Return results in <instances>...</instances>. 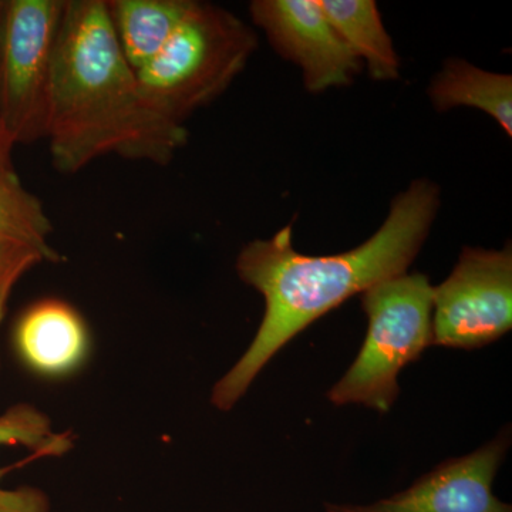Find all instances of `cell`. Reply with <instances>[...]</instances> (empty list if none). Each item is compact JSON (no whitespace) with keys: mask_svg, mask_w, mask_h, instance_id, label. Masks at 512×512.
<instances>
[{"mask_svg":"<svg viewBox=\"0 0 512 512\" xmlns=\"http://www.w3.org/2000/svg\"><path fill=\"white\" fill-rule=\"evenodd\" d=\"M258 47L254 30L227 9L195 2L167 46L137 70L144 99L183 124L220 97Z\"/></svg>","mask_w":512,"mask_h":512,"instance_id":"3","label":"cell"},{"mask_svg":"<svg viewBox=\"0 0 512 512\" xmlns=\"http://www.w3.org/2000/svg\"><path fill=\"white\" fill-rule=\"evenodd\" d=\"M434 109L473 107L493 117L512 136V76L487 72L461 59H450L429 87Z\"/></svg>","mask_w":512,"mask_h":512,"instance_id":"11","label":"cell"},{"mask_svg":"<svg viewBox=\"0 0 512 512\" xmlns=\"http://www.w3.org/2000/svg\"><path fill=\"white\" fill-rule=\"evenodd\" d=\"M0 446H23L35 457H60L73 448L70 433H56L52 421L32 404H16L0 416ZM6 471L0 470V480ZM0 512H49L42 491L0 487Z\"/></svg>","mask_w":512,"mask_h":512,"instance_id":"12","label":"cell"},{"mask_svg":"<svg viewBox=\"0 0 512 512\" xmlns=\"http://www.w3.org/2000/svg\"><path fill=\"white\" fill-rule=\"evenodd\" d=\"M194 0H107L111 25L134 72L167 46Z\"/></svg>","mask_w":512,"mask_h":512,"instance_id":"10","label":"cell"},{"mask_svg":"<svg viewBox=\"0 0 512 512\" xmlns=\"http://www.w3.org/2000/svg\"><path fill=\"white\" fill-rule=\"evenodd\" d=\"M15 348L23 365L45 379H62L82 369L92 340L86 320L69 303L43 299L16 323Z\"/></svg>","mask_w":512,"mask_h":512,"instance_id":"9","label":"cell"},{"mask_svg":"<svg viewBox=\"0 0 512 512\" xmlns=\"http://www.w3.org/2000/svg\"><path fill=\"white\" fill-rule=\"evenodd\" d=\"M439 208L440 188L420 178L394 198L372 237L343 254H299L292 225L245 245L238 276L264 296V318L244 355L212 389V406L234 409L272 357L313 322L384 279L407 274Z\"/></svg>","mask_w":512,"mask_h":512,"instance_id":"1","label":"cell"},{"mask_svg":"<svg viewBox=\"0 0 512 512\" xmlns=\"http://www.w3.org/2000/svg\"><path fill=\"white\" fill-rule=\"evenodd\" d=\"M43 261L57 262L60 256L23 239L0 234V325L5 319L10 293L19 279Z\"/></svg>","mask_w":512,"mask_h":512,"instance_id":"15","label":"cell"},{"mask_svg":"<svg viewBox=\"0 0 512 512\" xmlns=\"http://www.w3.org/2000/svg\"><path fill=\"white\" fill-rule=\"evenodd\" d=\"M0 8H2V2H0ZM12 141L6 136L5 130H3L2 124H0V180L3 181H18L19 177L16 174L15 165H13Z\"/></svg>","mask_w":512,"mask_h":512,"instance_id":"16","label":"cell"},{"mask_svg":"<svg viewBox=\"0 0 512 512\" xmlns=\"http://www.w3.org/2000/svg\"><path fill=\"white\" fill-rule=\"evenodd\" d=\"M433 288L429 276L403 274L360 293L367 332L355 362L328 400L389 413L400 394V372L433 346Z\"/></svg>","mask_w":512,"mask_h":512,"instance_id":"4","label":"cell"},{"mask_svg":"<svg viewBox=\"0 0 512 512\" xmlns=\"http://www.w3.org/2000/svg\"><path fill=\"white\" fill-rule=\"evenodd\" d=\"M433 346L474 350L512 328V247H464L446 281L433 288Z\"/></svg>","mask_w":512,"mask_h":512,"instance_id":"6","label":"cell"},{"mask_svg":"<svg viewBox=\"0 0 512 512\" xmlns=\"http://www.w3.org/2000/svg\"><path fill=\"white\" fill-rule=\"evenodd\" d=\"M249 10L276 52L302 70L309 92L350 86L362 72L319 0H255Z\"/></svg>","mask_w":512,"mask_h":512,"instance_id":"7","label":"cell"},{"mask_svg":"<svg viewBox=\"0 0 512 512\" xmlns=\"http://www.w3.org/2000/svg\"><path fill=\"white\" fill-rule=\"evenodd\" d=\"M511 437L495 439L467 456L451 458L424 474L407 490L369 505L325 504L326 512H512L494 494L493 484Z\"/></svg>","mask_w":512,"mask_h":512,"instance_id":"8","label":"cell"},{"mask_svg":"<svg viewBox=\"0 0 512 512\" xmlns=\"http://www.w3.org/2000/svg\"><path fill=\"white\" fill-rule=\"evenodd\" d=\"M323 13L353 55L379 82L399 77L400 59L373 0H319Z\"/></svg>","mask_w":512,"mask_h":512,"instance_id":"13","label":"cell"},{"mask_svg":"<svg viewBox=\"0 0 512 512\" xmlns=\"http://www.w3.org/2000/svg\"><path fill=\"white\" fill-rule=\"evenodd\" d=\"M53 227L42 202L23 187L20 180H0V234L28 241L50 254Z\"/></svg>","mask_w":512,"mask_h":512,"instance_id":"14","label":"cell"},{"mask_svg":"<svg viewBox=\"0 0 512 512\" xmlns=\"http://www.w3.org/2000/svg\"><path fill=\"white\" fill-rule=\"evenodd\" d=\"M66 0L2 3L0 124L16 144L46 138L53 62Z\"/></svg>","mask_w":512,"mask_h":512,"instance_id":"5","label":"cell"},{"mask_svg":"<svg viewBox=\"0 0 512 512\" xmlns=\"http://www.w3.org/2000/svg\"><path fill=\"white\" fill-rule=\"evenodd\" d=\"M46 140L63 174L79 173L106 156L165 165L187 143V128L144 99L111 25L107 0H66Z\"/></svg>","mask_w":512,"mask_h":512,"instance_id":"2","label":"cell"}]
</instances>
